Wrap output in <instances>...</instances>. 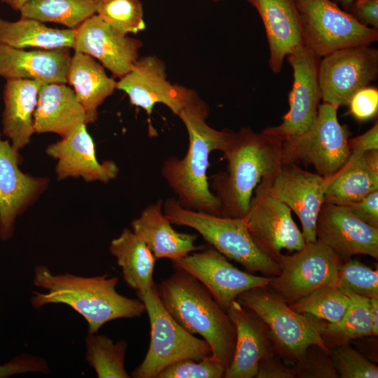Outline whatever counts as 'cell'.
<instances>
[{
  "label": "cell",
  "mask_w": 378,
  "mask_h": 378,
  "mask_svg": "<svg viewBox=\"0 0 378 378\" xmlns=\"http://www.w3.org/2000/svg\"><path fill=\"white\" fill-rule=\"evenodd\" d=\"M209 111L208 105L200 98L178 113L188 134V148L181 159L169 157L162 165L161 174L182 207L221 216L220 202L210 190L206 174L210 153L223 152L233 132L209 126L206 121Z\"/></svg>",
  "instance_id": "obj_1"
},
{
  "label": "cell",
  "mask_w": 378,
  "mask_h": 378,
  "mask_svg": "<svg viewBox=\"0 0 378 378\" xmlns=\"http://www.w3.org/2000/svg\"><path fill=\"white\" fill-rule=\"evenodd\" d=\"M118 283L117 276L108 274L94 276L54 274L40 265L34 268L33 284L46 292L32 291L30 301L37 309L48 304H66L86 321L88 332L94 333L111 321L139 317L146 312L141 300L117 291Z\"/></svg>",
  "instance_id": "obj_2"
},
{
  "label": "cell",
  "mask_w": 378,
  "mask_h": 378,
  "mask_svg": "<svg viewBox=\"0 0 378 378\" xmlns=\"http://www.w3.org/2000/svg\"><path fill=\"white\" fill-rule=\"evenodd\" d=\"M281 141L248 127L233 134L223 150L227 169L212 176L209 186L221 204V216L243 218L255 188L282 165Z\"/></svg>",
  "instance_id": "obj_3"
},
{
  "label": "cell",
  "mask_w": 378,
  "mask_h": 378,
  "mask_svg": "<svg viewBox=\"0 0 378 378\" xmlns=\"http://www.w3.org/2000/svg\"><path fill=\"white\" fill-rule=\"evenodd\" d=\"M157 290L169 314L188 332L200 335L209 344L212 356L227 369L234 355L236 329L206 288L177 268Z\"/></svg>",
  "instance_id": "obj_4"
},
{
  "label": "cell",
  "mask_w": 378,
  "mask_h": 378,
  "mask_svg": "<svg viewBox=\"0 0 378 378\" xmlns=\"http://www.w3.org/2000/svg\"><path fill=\"white\" fill-rule=\"evenodd\" d=\"M164 216L172 225L196 230L210 246L250 273L279 274L277 262L265 253L251 237L245 218L215 216L182 207L176 198L163 201Z\"/></svg>",
  "instance_id": "obj_5"
},
{
  "label": "cell",
  "mask_w": 378,
  "mask_h": 378,
  "mask_svg": "<svg viewBox=\"0 0 378 378\" xmlns=\"http://www.w3.org/2000/svg\"><path fill=\"white\" fill-rule=\"evenodd\" d=\"M236 300L262 320L274 349L289 360L298 361L313 345L330 354L322 335L323 321L295 312L267 286L247 290Z\"/></svg>",
  "instance_id": "obj_6"
},
{
  "label": "cell",
  "mask_w": 378,
  "mask_h": 378,
  "mask_svg": "<svg viewBox=\"0 0 378 378\" xmlns=\"http://www.w3.org/2000/svg\"><path fill=\"white\" fill-rule=\"evenodd\" d=\"M145 305L150 326L147 353L132 372L134 378H157L167 367L183 360H200L212 356L209 344L182 327L165 309L155 284L138 296Z\"/></svg>",
  "instance_id": "obj_7"
},
{
  "label": "cell",
  "mask_w": 378,
  "mask_h": 378,
  "mask_svg": "<svg viewBox=\"0 0 378 378\" xmlns=\"http://www.w3.org/2000/svg\"><path fill=\"white\" fill-rule=\"evenodd\" d=\"M337 109L323 102L309 129L283 140V163L311 164L326 178L337 173L351 155L348 144L351 133L348 127L339 122Z\"/></svg>",
  "instance_id": "obj_8"
},
{
  "label": "cell",
  "mask_w": 378,
  "mask_h": 378,
  "mask_svg": "<svg viewBox=\"0 0 378 378\" xmlns=\"http://www.w3.org/2000/svg\"><path fill=\"white\" fill-rule=\"evenodd\" d=\"M296 4L303 45L318 58L378 40V29L360 23L332 0H296Z\"/></svg>",
  "instance_id": "obj_9"
},
{
  "label": "cell",
  "mask_w": 378,
  "mask_h": 378,
  "mask_svg": "<svg viewBox=\"0 0 378 378\" xmlns=\"http://www.w3.org/2000/svg\"><path fill=\"white\" fill-rule=\"evenodd\" d=\"M279 274L267 286L288 304L324 286H336L338 270L343 263L328 247L316 240L306 243L292 255L277 259Z\"/></svg>",
  "instance_id": "obj_10"
},
{
  "label": "cell",
  "mask_w": 378,
  "mask_h": 378,
  "mask_svg": "<svg viewBox=\"0 0 378 378\" xmlns=\"http://www.w3.org/2000/svg\"><path fill=\"white\" fill-rule=\"evenodd\" d=\"M378 75V50L358 46L336 50L318 64L321 99L339 108L348 106L358 91L370 86Z\"/></svg>",
  "instance_id": "obj_11"
},
{
  "label": "cell",
  "mask_w": 378,
  "mask_h": 378,
  "mask_svg": "<svg viewBox=\"0 0 378 378\" xmlns=\"http://www.w3.org/2000/svg\"><path fill=\"white\" fill-rule=\"evenodd\" d=\"M258 186L287 205L298 217L306 243L316 241V223L325 202L326 178L295 164L283 163Z\"/></svg>",
  "instance_id": "obj_12"
},
{
  "label": "cell",
  "mask_w": 378,
  "mask_h": 378,
  "mask_svg": "<svg viewBox=\"0 0 378 378\" xmlns=\"http://www.w3.org/2000/svg\"><path fill=\"white\" fill-rule=\"evenodd\" d=\"M286 57L293 71V82L288 96L289 109L279 125L263 130L281 142L312 126L321 99L318 83L320 59L304 46L298 47Z\"/></svg>",
  "instance_id": "obj_13"
},
{
  "label": "cell",
  "mask_w": 378,
  "mask_h": 378,
  "mask_svg": "<svg viewBox=\"0 0 378 378\" xmlns=\"http://www.w3.org/2000/svg\"><path fill=\"white\" fill-rule=\"evenodd\" d=\"M172 262L174 269L183 270L200 281L226 312L241 293L267 286L273 277L239 270L211 246H204L201 250Z\"/></svg>",
  "instance_id": "obj_14"
},
{
  "label": "cell",
  "mask_w": 378,
  "mask_h": 378,
  "mask_svg": "<svg viewBox=\"0 0 378 378\" xmlns=\"http://www.w3.org/2000/svg\"><path fill=\"white\" fill-rule=\"evenodd\" d=\"M244 218L257 246L276 262L283 250L298 251L306 244L290 208L258 186Z\"/></svg>",
  "instance_id": "obj_15"
},
{
  "label": "cell",
  "mask_w": 378,
  "mask_h": 378,
  "mask_svg": "<svg viewBox=\"0 0 378 378\" xmlns=\"http://www.w3.org/2000/svg\"><path fill=\"white\" fill-rule=\"evenodd\" d=\"M132 105L140 107L150 116L153 106L162 104L175 115L200 99L188 88L171 83L165 64L155 55L139 57L132 69L116 83Z\"/></svg>",
  "instance_id": "obj_16"
},
{
  "label": "cell",
  "mask_w": 378,
  "mask_h": 378,
  "mask_svg": "<svg viewBox=\"0 0 378 378\" xmlns=\"http://www.w3.org/2000/svg\"><path fill=\"white\" fill-rule=\"evenodd\" d=\"M22 158L8 139L0 134V239L13 235L16 218L47 189L49 179L24 173L19 167Z\"/></svg>",
  "instance_id": "obj_17"
},
{
  "label": "cell",
  "mask_w": 378,
  "mask_h": 378,
  "mask_svg": "<svg viewBox=\"0 0 378 378\" xmlns=\"http://www.w3.org/2000/svg\"><path fill=\"white\" fill-rule=\"evenodd\" d=\"M316 239L344 262L356 255L378 258V228L344 205L324 202L318 216Z\"/></svg>",
  "instance_id": "obj_18"
},
{
  "label": "cell",
  "mask_w": 378,
  "mask_h": 378,
  "mask_svg": "<svg viewBox=\"0 0 378 378\" xmlns=\"http://www.w3.org/2000/svg\"><path fill=\"white\" fill-rule=\"evenodd\" d=\"M140 40L112 27L97 13L75 29L73 49L99 60L117 78H122L139 59Z\"/></svg>",
  "instance_id": "obj_19"
},
{
  "label": "cell",
  "mask_w": 378,
  "mask_h": 378,
  "mask_svg": "<svg viewBox=\"0 0 378 378\" xmlns=\"http://www.w3.org/2000/svg\"><path fill=\"white\" fill-rule=\"evenodd\" d=\"M46 152L57 160L55 173L58 180L80 177L87 182L107 183L119 173L115 162H100L97 159L95 145L85 123L79 125L68 136L48 146Z\"/></svg>",
  "instance_id": "obj_20"
},
{
  "label": "cell",
  "mask_w": 378,
  "mask_h": 378,
  "mask_svg": "<svg viewBox=\"0 0 378 378\" xmlns=\"http://www.w3.org/2000/svg\"><path fill=\"white\" fill-rule=\"evenodd\" d=\"M227 313L235 326L236 343L224 377H255L260 360L275 350L269 329L257 314L236 300Z\"/></svg>",
  "instance_id": "obj_21"
},
{
  "label": "cell",
  "mask_w": 378,
  "mask_h": 378,
  "mask_svg": "<svg viewBox=\"0 0 378 378\" xmlns=\"http://www.w3.org/2000/svg\"><path fill=\"white\" fill-rule=\"evenodd\" d=\"M71 58L68 48L26 50L0 43V76L66 84Z\"/></svg>",
  "instance_id": "obj_22"
},
{
  "label": "cell",
  "mask_w": 378,
  "mask_h": 378,
  "mask_svg": "<svg viewBox=\"0 0 378 378\" xmlns=\"http://www.w3.org/2000/svg\"><path fill=\"white\" fill-rule=\"evenodd\" d=\"M247 1L262 19L270 48L269 66L274 73H279L287 55L304 46L296 0Z\"/></svg>",
  "instance_id": "obj_23"
},
{
  "label": "cell",
  "mask_w": 378,
  "mask_h": 378,
  "mask_svg": "<svg viewBox=\"0 0 378 378\" xmlns=\"http://www.w3.org/2000/svg\"><path fill=\"white\" fill-rule=\"evenodd\" d=\"M163 200L148 205L134 218L131 230L146 244L157 259L179 260L188 254L201 250L204 246H196L198 234L175 230L162 210Z\"/></svg>",
  "instance_id": "obj_24"
},
{
  "label": "cell",
  "mask_w": 378,
  "mask_h": 378,
  "mask_svg": "<svg viewBox=\"0 0 378 378\" xmlns=\"http://www.w3.org/2000/svg\"><path fill=\"white\" fill-rule=\"evenodd\" d=\"M87 122L74 90L65 83L43 84L34 114L35 133H55L62 139Z\"/></svg>",
  "instance_id": "obj_25"
},
{
  "label": "cell",
  "mask_w": 378,
  "mask_h": 378,
  "mask_svg": "<svg viewBox=\"0 0 378 378\" xmlns=\"http://www.w3.org/2000/svg\"><path fill=\"white\" fill-rule=\"evenodd\" d=\"M43 84L30 79H7L3 90V134L18 151L28 145L34 132V114Z\"/></svg>",
  "instance_id": "obj_26"
},
{
  "label": "cell",
  "mask_w": 378,
  "mask_h": 378,
  "mask_svg": "<svg viewBox=\"0 0 378 378\" xmlns=\"http://www.w3.org/2000/svg\"><path fill=\"white\" fill-rule=\"evenodd\" d=\"M378 190V150L351 152L344 165L326 178L325 202L344 205Z\"/></svg>",
  "instance_id": "obj_27"
},
{
  "label": "cell",
  "mask_w": 378,
  "mask_h": 378,
  "mask_svg": "<svg viewBox=\"0 0 378 378\" xmlns=\"http://www.w3.org/2000/svg\"><path fill=\"white\" fill-rule=\"evenodd\" d=\"M67 80L85 111L88 124L94 122L99 106L113 94L117 81L93 57L77 51L71 56Z\"/></svg>",
  "instance_id": "obj_28"
},
{
  "label": "cell",
  "mask_w": 378,
  "mask_h": 378,
  "mask_svg": "<svg viewBox=\"0 0 378 378\" xmlns=\"http://www.w3.org/2000/svg\"><path fill=\"white\" fill-rule=\"evenodd\" d=\"M109 251L121 267L124 281L137 296L155 284L153 274L156 258L144 241L131 229H123L112 239Z\"/></svg>",
  "instance_id": "obj_29"
},
{
  "label": "cell",
  "mask_w": 378,
  "mask_h": 378,
  "mask_svg": "<svg viewBox=\"0 0 378 378\" xmlns=\"http://www.w3.org/2000/svg\"><path fill=\"white\" fill-rule=\"evenodd\" d=\"M75 29H56L42 22L23 18L15 22L0 17V43L15 48H72Z\"/></svg>",
  "instance_id": "obj_30"
},
{
  "label": "cell",
  "mask_w": 378,
  "mask_h": 378,
  "mask_svg": "<svg viewBox=\"0 0 378 378\" xmlns=\"http://www.w3.org/2000/svg\"><path fill=\"white\" fill-rule=\"evenodd\" d=\"M97 4V0H29L20 9V18L76 29L96 14Z\"/></svg>",
  "instance_id": "obj_31"
},
{
  "label": "cell",
  "mask_w": 378,
  "mask_h": 378,
  "mask_svg": "<svg viewBox=\"0 0 378 378\" xmlns=\"http://www.w3.org/2000/svg\"><path fill=\"white\" fill-rule=\"evenodd\" d=\"M85 358L99 378H129L125 368L127 342H116L106 335L88 332Z\"/></svg>",
  "instance_id": "obj_32"
},
{
  "label": "cell",
  "mask_w": 378,
  "mask_h": 378,
  "mask_svg": "<svg viewBox=\"0 0 378 378\" xmlns=\"http://www.w3.org/2000/svg\"><path fill=\"white\" fill-rule=\"evenodd\" d=\"M348 293L349 306L340 321L335 323L323 321L322 335L333 340L335 344L348 340L372 335V318L370 298L354 293Z\"/></svg>",
  "instance_id": "obj_33"
},
{
  "label": "cell",
  "mask_w": 378,
  "mask_h": 378,
  "mask_svg": "<svg viewBox=\"0 0 378 378\" xmlns=\"http://www.w3.org/2000/svg\"><path fill=\"white\" fill-rule=\"evenodd\" d=\"M350 304V298L336 286L318 288L289 306L295 312L335 323L341 320Z\"/></svg>",
  "instance_id": "obj_34"
},
{
  "label": "cell",
  "mask_w": 378,
  "mask_h": 378,
  "mask_svg": "<svg viewBox=\"0 0 378 378\" xmlns=\"http://www.w3.org/2000/svg\"><path fill=\"white\" fill-rule=\"evenodd\" d=\"M96 13L112 27L126 34L146 29L140 0H99Z\"/></svg>",
  "instance_id": "obj_35"
},
{
  "label": "cell",
  "mask_w": 378,
  "mask_h": 378,
  "mask_svg": "<svg viewBox=\"0 0 378 378\" xmlns=\"http://www.w3.org/2000/svg\"><path fill=\"white\" fill-rule=\"evenodd\" d=\"M336 286L346 293L378 298V271L351 258L339 267Z\"/></svg>",
  "instance_id": "obj_36"
},
{
  "label": "cell",
  "mask_w": 378,
  "mask_h": 378,
  "mask_svg": "<svg viewBox=\"0 0 378 378\" xmlns=\"http://www.w3.org/2000/svg\"><path fill=\"white\" fill-rule=\"evenodd\" d=\"M330 356L335 369L342 378H377L378 367L349 344L330 347Z\"/></svg>",
  "instance_id": "obj_37"
},
{
  "label": "cell",
  "mask_w": 378,
  "mask_h": 378,
  "mask_svg": "<svg viewBox=\"0 0 378 378\" xmlns=\"http://www.w3.org/2000/svg\"><path fill=\"white\" fill-rule=\"evenodd\" d=\"M226 368L212 356L200 360L175 363L162 370L157 378H221Z\"/></svg>",
  "instance_id": "obj_38"
},
{
  "label": "cell",
  "mask_w": 378,
  "mask_h": 378,
  "mask_svg": "<svg viewBox=\"0 0 378 378\" xmlns=\"http://www.w3.org/2000/svg\"><path fill=\"white\" fill-rule=\"evenodd\" d=\"M28 372L48 374L50 372L49 365L43 358L28 354L18 355L0 365V378H7Z\"/></svg>",
  "instance_id": "obj_39"
},
{
  "label": "cell",
  "mask_w": 378,
  "mask_h": 378,
  "mask_svg": "<svg viewBox=\"0 0 378 378\" xmlns=\"http://www.w3.org/2000/svg\"><path fill=\"white\" fill-rule=\"evenodd\" d=\"M350 113L359 121H365L375 117L378 111V90L366 87L358 91L351 99L349 105Z\"/></svg>",
  "instance_id": "obj_40"
},
{
  "label": "cell",
  "mask_w": 378,
  "mask_h": 378,
  "mask_svg": "<svg viewBox=\"0 0 378 378\" xmlns=\"http://www.w3.org/2000/svg\"><path fill=\"white\" fill-rule=\"evenodd\" d=\"M344 206L366 223L378 228V190Z\"/></svg>",
  "instance_id": "obj_41"
},
{
  "label": "cell",
  "mask_w": 378,
  "mask_h": 378,
  "mask_svg": "<svg viewBox=\"0 0 378 378\" xmlns=\"http://www.w3.org/2000/svg\"><path fill=\"white\" fill-rule=\"evenodd\" d=\"M295 370L284 364L274 354L262 358L258 365L256 378H293Z\"/></svg>",
  "instance_id": "obj_42"
},
{
  "label": "cell",
  "mask_w": 378,
  "mask_h": 378,
  "mask_svg": "<svg viewBox=\"0 0 378 378\" xmlns=\"http://www.w3.org/2000/svg\"><path fill=\"white\" fill-rule=\"evenodd\" d=\"M349 13L363 25L378 29V0H354Z\"/></svg>",
  "instance_id": "obj_43"
},
{
  "label": "cell",
  "mask_w": 378,
  "mask_h": 378,
  "mask_svg": "<svg viewBox=\"0 0 378 378\" xmlns=\"http://www.w3.org/2000/svg\"><path fill=\"white\" fill-rule=\"evenodd\" d=\"M349 147L351 152L364 153L378 150V123L364 134L349 139Z\"/></svg>",
  "instance_id": "obj_44"
},
{
  "label": "cell",
  "mask_w": 378,
  "mask_h": 378,
  "mask_svg": "<svg viewBox=\"0 0 378 378\" xmlns=\"http://www.w3.org/2000/svg\"><path fill=\"white\" fill-rule=\"evenodd\" d=\"M370 309L372 318V335H378V298H370Z\"/></svg>",
  "instance_id": "obj_45"
},
{
  "label": "cell",
  "mask_w": 378,
  "mask_h": 378,
  "mask_svg": "<svg viewBox=\"0 0 378 378\" xmlns=\"http://www.w3.org/2000/svg\"><path fill=\"white\" fill-rule=\"evenodd\" d=\"M29 0H1L2 3L8 4L14 10H20V9Z\"/></svg>",
  "instance_id": "obj_46"
},
{
  "label": "cell",
  "mask_w": 378,
  "mask_h": 378,
  "mask_svg": "<svg viewBox=\"0 0 378 378\" xmlns=\"http://www.w3.org/2000/svg\"><path fill=\"white\" fill-rule=\"evenodd\" d=\"M337 4H340L346 12H349L354 0H332Z\"/></svg>",
  "instance_id": "obj_47"
},
{
  "label": "cell",
  "mask_w": 378,
  "mask_h": 378,
  "mask_svg": "<svg viewBox=\"0 0 378 378\" xmlns=\"http://www.w3.org/2000/svg\"><path fill=\"white\" fill-rule=\"evenodd\" d=\"M213 1H220V0H213Z\"/></svg>",
  "instance_id": "obj_48"
},
{
  "label": "cell",
  "mask_w": 378,
  "mask_h": 378,
  "mask_svg": "<svg viewBox=\"0 0 378 378\" xmlns=\"http://www.w3.org/2000/svg\"><path fill=\"white\" fill-rule=\"evenodd\" d=\"M97 1H99V0H97Z\"/></svg>",
  "instance_id": "obj_49"
}]
</instances>
